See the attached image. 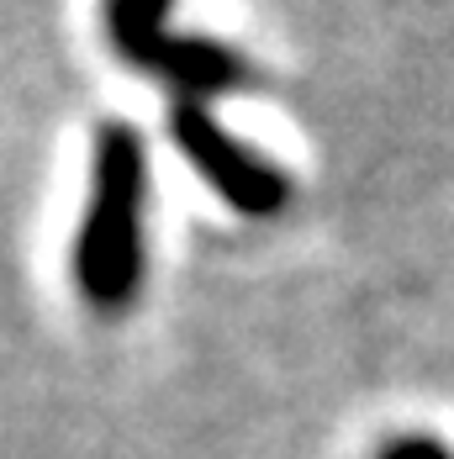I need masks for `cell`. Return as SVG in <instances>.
Segmentation results:
<instances>
[{
	"label": "cell",
	"instance_id": "6da1fadb",
	"mask_svg": "<svg viewBox=\"0 0 454 459\" xmlns=\"http://www.w3.org/2000/svg\"><path fill=\"white\" fill-rule=\"evenodd\" d=\"M143 195H148V153L127 122H106L95 133L91 206L80 228V290L100 312H122L143 275Z\"/></svg>",
	"mask_w": 454,
	"mask_h": 459
},
{
	"label": "cell",
	"instance_id": "277c9868",
	"mask_svg": "<svg viewBox=\"0 0 454 459\" xmlns=\"http://www.w3.org/2000/svg\"><path fill=\"white\" fill-rule=\"evenodd\" d=\"M380 459H454L444 444H433V438H402V444H391Z\"/></svg>",
	"mask_w": 454,
	"mask_h": 459
},
{
	"label": "cell",
	"instance_id": "7a4b0ae2",
	"mask_svg": "<svg viewBox=\"0 0 454 459\" xmlns=\"http://www.w3.org/2000/svg\"><path fill=\"white\" fill-rule=\"evenodd\" d=\"M164 11H170V0H106L111 43L122 48L127 64L159 74V80H170L185 95L232 91V85L249 80V69H243V58L232 48L164 32Z\"/></svg>",
	"mask_w": 454,
	"mask_h": 459
},
{
	"label": "cell",
	"instance_id": "3957f363",
	"mask_svg": "<svg viewBox=\"0 0 454 459\" xmlns=\"http://www.w3.org/2000/svg\"><path fill=\"white\" fill-rule=\"evenodd\" d=\"M170 133H175V148L223 190L238 212L270 217V212L285 206V190H291L285 175H280L275 164H265L259 153H249L243 143H232L196 100H180V106L170 111Z\"/></svg>",
	"mask_w": 454,
	"mask_h": 459
}]
</instances>
